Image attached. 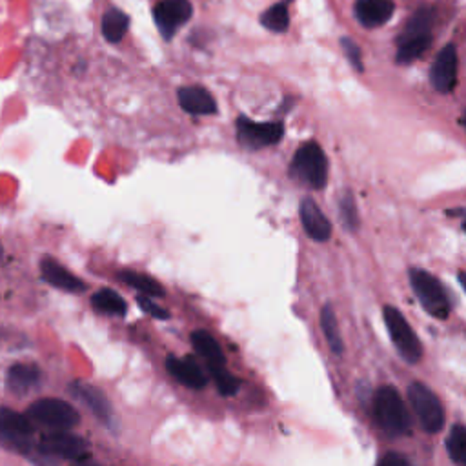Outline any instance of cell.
<instances>
[{"instance_id": "obj_10", "label": "cell", "mask_w": 466, "mask_h": 466, "mask_svg": "<svg viewBox=\"0 0 466 466\" xmlns=\"http://www.w3.org/2000/svg\"><path fill=\"white\" fill-rule=\"evenodd\" d=\"M193 4L189 0H160L153 7V20L158 33L171 40L175 33L191 18Z\"/></svg>"}, {"instance_id": "obj_9", "label": "cell", "mask_w": 466, "mask_h": 466, "mask_svg": "<svg viewBox=\"0 0 466 466\" xmlns=\"http://www.w3.org/2000/svg\"><path fill=\"white\" fill-rule=\"evenodd\" d=\"M284 137V124L277 122H255L244 115L237 118V140L244 149L257 151L279 144Z\"/></svg>"}, {"instance_id": "obj_1", "label": "cell", "mask_w": 466, "mask_h": 466, "mask_svg": "<svg viewBox=\"0 0 466 466\" xmlns=\"http://www.w3.org/2000/svg\"><path fill=\"white\" fill-rule=\"evenodd\" d=\"M289 177L311 189H322L328 182V158L324 149L313 140L304 142L289 162Z\"/></svg>"}, {"instance_id": "obj_3", "label": "cell", "mask_w": 466, "mask_h": 466, "mask_svg": "<svg viewBox=\"0 0 466 466\" xmlns=\"http://www.w3.org/2000/svg\"><path fill=\"white\" fill-rule=\"evenodd\" d=\"M411 289L417 295L420 306L435 319H446L451 311V300L442 286V282L426 269L411 268L410 269Z\"/></svg>"}, {"instance_id": "obj_18", "label": "cell", "mask_w": 466, "mask_h": 466, "mask_svg": "<svg viewBox=\"0 0 466 466\" xmlns=\"http://www.w3.org/2000/svg\"><path fill=\"white\" fill-rule=\"evenodd\" d=\"M40 368L36 364L18 362L13 364L7 371V388L16 395H25L40 386Z\"/></svg>"}, {"instance_id": "obj_20", "label": "cell", "mask_w": 466, "mask_h": 466, "mask_svg": "<svg viewBox=\"0 0 466 466\" xmlns=\"http://www.w3.org/2000/svg\"><path fill=\"white\" fill-rule=\"evenodd\" d=\"M433 22H435V9L431 5H420L411 15V18L406 22L404 29L397 36V42L415 38V36H422V35H430L431 27H433Z\"/></svg>"}, {"instance_id": "obj_12", "label": "cell", "mask_w": 466, "mask_h": 466, "mask_svg": "<svg viewBox=\"0 0 466 466\" xmlns=\"http://www.w3.org/2000/svg\"><path fill=\"white\" fill-rule=\"evenodd\" d=\"M69 393L73 397H76L86 408H89V411L100 420L104 422L107 428H115V413L113 408L107 400V397L93 384L89 382H82V380H75L69 384Z\"/></svg>"}, {"instance_id": "obj_2", "label": "cell", "mask_w": 466, "mask_h": 466, "mask_svg": "<svg viewBox=\"0 0 466 466\" xmlns=\"http://www.w3.org/2000/svg\"><path fill=\"white\" fill-rule=\"evenodd\" d=\"M377 424L390 435H404L410 430V417L400 393L393 386H382L373 397Z\"/></svg>"}, {"instance_id": "obj_19", "label": "cell", "mask_w": 466, "mask_h": 466, "mask_svg": "<svg viewBox=\"0 0 466 466\" xmlns=\"http://www.w3.org/2000/svg\"><path fill=\"white\" fill-rule=\"evenodd\" d=\"M191 344L195 351L204 359L208 370L215 366H226V357L218 346V342L204 329H197L191 333Z\"/></svg>"}, {"instance_id": "obj_23", "label": "cell", "mask_w": 466, "mask_h": 466, "mask_svg": "<svg viewBox=\"0 0 466 466\" xmlns=\"http://www.w3.org/2000/svg\"><path fill=\"white\" fill-rule=\"evenodd\" d=\"M320 328H322V333L328 340L329 350L335 355H342L344 353V342H342L337 315H335V309L331 308V304H324L320 308Z\"/></svg>"}, {"instance_id": "obj_4", "label": "cell", "mask_w": 466, "mask_h": 466, "mask_svg": "<svg viewBox=\"0 0 466 466\" xmlns=\"http://www.w3.org/2000/svg\"><path fill=\"white\" fill-rule=\"evenodd\" d=\"M384 322L390 333V339L400 357L406 362H419L422 357V344L415 331L411 329L410 322L404 319V315L395 306H384Z\"/></svg>"}, {"instance_id": "obj_26", "label": "cell", "mask_w": 466, "mask_h": 466, "mask_svg": "<svg viewBox=\"0 0 466 466\" xmlns=\"http://www.w3.org/2000/svg\"><path fill=\"white\" fill-rule=\"evenodd\" d=\"M260 24L271 33H284L289 27V13L288 4L279 2L260 13Z\"/></svg>"}, {"instance_id": "obj_13", "label": "cell", "mask_w": 466, "mask_h": 466, "mask_svg": "<svg viewBox=\"0 0 466 466\" xmlns=\"http://www.w3.org/2000/svg\"><path fill=\"white\" fill-rule=\"evenodd\" d=\"M299 217H300L302 229L309 238L317 242H324L331 237V222L326 218V215L320 211V208L313 198L304 197L300 200Z\"/></svg>"}, {"instance_id": "obj_29", "label": "cell", "mask_w": 466, "mask_h": 466, "mask_svg": "<svg viewBox=\"0 0 466 466\" xmlns=\"http://www.w3.org/2000/svg\"><path fill=\"white\" fill-rule=\"evenodd\" d=\"M208 371H209L211 379L215 380L217 390L220 391V395L229 397V395H235V393L238 391L240 380H238L235 375H231V373L226 370V366H215V368H209Z\"/></svg>"}, {"instance_id": "obj_11", "label": "cell", "mask_w": 466, "mask_h": 466, "mask_svg": "<svg viewBox=\"0 0 466 466\" xmlns=\"http://www.w3.org/2000/svg\"><path fill=\"white\" fill-rule=\"evenodd\" d=\"M457 47L453 42H448L433 58L430 67V84L439 93L453 91L457 84Z\"/></svg>"}, {"instance_id": "obj_14", "label": "cell", "mask_w": 466, "mask_h": 466, "mask_svg": "<svg viewBox=\"0 0 466 466\" xmlns=\"http://www.w3.org/2000/svg\"><path fill=\"white\" fill-rule=\"evenodd\" d=\"M40 273L47 284H51L53 288H58L62 291L80 293L86 289L84 280H80L76 275H73L69 269H66L60 262H56L51 257H44L40 260Z\"/></svg>"}, {"instance_id": "obj_33", "label": "cell", "mask_w": 466, "mask_h": 466, "mask_svg": "<svg viewBox=\"0 0 466 466\" xmlns=\"http://www.w3.org/2000/svg\"><path fill=\"white\" fill-rule=\"evenodd\" d=\"M73 466H98V464H95V462H89V461H76Z\"/></svg>"}, {"instance_id": "obj_30", "label": "cell", "mask_w": 466, "mask_h": 466, "mask_svg": "<svg viewBox=\"0 0 466 466\" xmlns=\"http://www.w3.org/2000/svg\"><path fill=\"white\" fill-rule=\"evenodd\" d=\"M340 47L350 62V66L357 71V73H364V64H362V53H360V47L348 36H342L340 38Z\"/></svg>"}, {"instance_id": "obj_7", "label": "cell", "mask_w": 466, "mask_h": 466, "mask_svg": "<svg viewBox=\"0 0 466 466\" xmlns=\"http://www.w3.org/2000/svg\"><path fill=\"white\" fill-rule=\"evenodd\" d=\"M410 404L422 426L428 433H437L444 426V410L439 397L422 382H411L408 388Z\"/></svg>"}, {"instance_id": "obj_32", "label": "cell", "mask_w": 466, "mask_h": 466, "mask_svg": "<svg viewBox=\"0 0 466 466\" xmlns=\"http://www.w3.org/2000/svg\"><path fill=\"white\" fill-rule=\"evenodd\" d=\"M377 466H408V461L402 453L397 451H388L382 455V459L379 461Z\"/></svg>"}, {"instance_id": "obj_28", "label": "cell", "mask_w": 466, "mask_h": 466, "mask_svg": "<svg viewBox=\"0 0 466 466\" xmlns=\"http://www.w3.org/2000/svg\"><path fill=\"white\" fill-rule=\"evenodd\" d=\"M339 213H340V218H342V224L346 229H351L355 231L360 224V218H359V211H357V204H355V198H353V193L351 191H344L339 198Z\"/></svg>"}, {"instance_id": "obj_5", "label": "cell", "mask_w": 466, "mask_h": 466, "mask_svg": "<svg viewBox=\"0 0 466 466\" xmlns=\"http://www.w3.org/2000/svg\"><path fill=\"white\" fill-rule=\"evenodd\" d=\"M25 417L49 430H67L78 424V411L60 399H40L27 408Z\"/></svg>"}, {"instance_id": "obj_15", "label": "cell", "mask_w": 466, "mask_h": 466, "mask_svg": "<svg viewBox=\"0 0 466 466\" xmlns=\"http://www.w3.org/2000/svg\"><path fill=\"white\" fill-rule=\"evenodd\" d=\"M395 11V4L391 0H357L353 5L355 18L360 25L373 29L384 25Z\"/></svg>"}, {"instance_id": "obj_31", "label": "cell", "mask_w": 466, "mask_h": 466, "mask_svg": "<svg viewBox=\"0 0 466 466\" xmlns=\"http://www.w3.org/2000/svg\"><path fill=\"white\" fill-rule=\"evenodd\" d=\"M137 304L140 306V309L142 311H146V313H149L151 317H155V319H169V313H167V309H164L160 304H157L151 297H147V295H138L137 297Z\"/></svg>"}, {"instance_id": "obj_17", "label": "cell", "mask_w": 466, "mask_h": 466, "mask_svg": "<svg viewBox=\"0 0 466 466\" xmlns=\"http://www.w3.org/2000/svg\"><path fill=\"white\" fill-rule=\"evenodd\" d=\"M166 368L171 373V377H175L180 384L193 388V390H200L206 386L208 377L202 371V368L191 359V357H167L166 360Z\"/></svg>"}, {"instance_id": "obj_24", "label": "cell", "mask_w": 466, "mask_h": 466, "mask_svg": "<svg viewBox=\"0 0 466 466\" xmlns=\"http://www.w3.org/2000/svg\"><path fill=\"white\" fill-rule=\"evenodd\" d=\"M118 279L135 288L137 291H140V295H147L151 299H158V297H164L166 291L162 288L160 282H157L155 279L144 275V273H138V271H133V269H126V271H120L118 273Z\"/></svg>"}, {"instance_id": "obj_22", "label": "cell", "mask_w": 466, "mask_h": 466, "mask_svg": "<svg viewBox=\"0 0 466 466\" xmlns=\"http://www.w3.org/2000/svg\"><path fill=\"white\" fill-rule=\"evenodd\" d=\"M433 36L430 35H422V36H415V38H408L402 42H397V53H395V62L400 66H408L415 60H419L431 46Z\"/></svg>"}, {"instance_id": "obj_16", "label": "cell", "mask_w": 466, "mask_h": 466, "mask_svg": "<svg viewBox=\"0 0 466 466\" xmlns=\"http://www.w3.org/2000/svg\"><path fill=\"white\" fill-rule=\"evenodd\" d=\"M180 107L189 115H213L217 102L213 95L202 86H184L177 91Z\"/></svg>"}, {"instance_id": "obj_27", "label": "cell", "mask_w": 466, "mask_h": 466, "mask_svg": "<svg viewBox=\"0 0 466 466\" xmlns=\"http://www.w3.org/2000/svg\"><path fill=\"white\" fill-rule=\"evenodd\" d=\"M446 450L455 466H466V430L462 424H453L446 437Z\"/></svg>"}, {"instance_id": "obj_8", "label": "cell", "mask_w": 466, "mask_h": 466, "mask_svg": "<svg viewBox=\"0 0 466 466\" xmlns=\"http://www.w3.org/2000/svg\"><path fill=\"white\" fill-rule=\"evenodd\" d=\"M36 448L44 455L60 457V459H67V461H75V462L89 459V455H91L89 442L78 435L66 431V430H53V431L44 433L38 439Z\"/></svg>"}, {"instance_id": "obj_25", "label": "cell", "mask_w": 466, "mask_h": 466, "mask_svg": "<svg viewBox=\"0 0 466 466\" xmlns=\"http://www.w3.org/2000/svg\"><path fill=\"white\" fill-rule=\"evenodd\" d=\"M91 306L100 311V313H107V315H118L124 317L127 311V304L126 300L113 289H98L96 293H93L91 297Z\"/></svg>"}, {"instance_id": "obj_21", "label": "cell", "mask_w": 466, "mask_h": 466, "mask_svg": "<svg viewBox=\"0 0 466 466\" xmlns=\"http://www.w3.org/2000/svg\"><path fill=\"white\" fill-rule=\"evenodd\" d=\"M127 27H129V16L124 11L113 7L102 15L100 31L109 44H118L127 33Z\"/></svg>"}, {"instance_id": "obj_34", "label": "cell", "mask_w": 466, "mask_h": 466, "mask_svg": "<svg viewBox=\"0 0 466 466\" xmlns=\"http://www.w3.org/2000/svg\"><path fill=\"white\" fill-rule=\"evenodd\" d=\"M0 260H2V246H0Z\"/></svg>"}, {"instance_id": "obj_6", "label": "cell", "mask_w": 466, "mask_h": 466, "mask_svg": "<svg viewBox=\"0 0 466 466\" xmlns=\"http://www.w3.org/2000/svg\"><path fill=\"white\" fill-rule=\"evenodd\" d=\"M0 444L7 450L27 453L35 444L31 420L11 408L0 406Z\"/></svg>"}]
</instances>
